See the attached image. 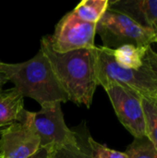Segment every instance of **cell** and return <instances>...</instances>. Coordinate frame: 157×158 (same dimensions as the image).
Wrapping results in <instances>:
<instances>
[{
  "instance_id": "cell-1",
  "label": "cell",
  "mask_w": 157,
  "mask_h": 158,
  "mask_svg": "<svg viewBox=\"0 0 157 158\" xmlns=\"http://www.w3.org/2000/svg\"><path fill=\"white\" fill-rule=\"evenodd\" d=\"M40 49L48 58L68 101L90 108L95 90L96 45L93 48L57 53L50 45L47 35L41 39Z\"/></svg>"
},
{
  "instance_id": "cell-2",
  "label": "cell",
  "mask_w": 157,
  "mask_h": 158,
  "mask_svg": "<svg viewBox=\"0 0 157 158\" xmlns=\"http://www.w3.org/2000/svg\"><path fill=\"white\" fill-rule=\"evenodd\" d=\"M9 81L23 97L35 100L41 106L68 101V94L41 49L31 59L15 64Z\"/></svg>"
},
{
  "instance_id": "cell-3",
  "label": "cell",
  "mask_w": 157,
  "mask_h": 158,
  "mask_svg": "<svg viewBox=\"0 0 157 158\" xmlns=\"http://www.w3.org/2000/svg\"><path fill=\"white\" fill-rule=\"evenodd\" d=\"M96 80L102 87L108 82L125 85L157 103V53L151 47L141 68L126 69L115 61L111 49L96 46Z\"/></svg>"
},
{
  "instance_id": "cell-4",
  "label": "cell",
  "mask_w": 157,
  "mask_h": 158,
  "mask_svg": "<svg viewBox=\"0 0 157 158\" xmlns=\"http://www.w3.org/2000/svg\"><path fill=\"white\" fill-rule=\"evenodd\" d=\"M96 33L101 37L102 46L112 50L126 44L151 46L157 43L154 29L143 27L130 17L110 8L97 22Z\"/></svg>"
},
{
  "instance_id": "cell-5",
  "label": "cell",
  "mask_w": 157,
  "mask_h": 158,
  "mask_svg": "<svg viewBox=\"0 0 157 158\" xmlns=\"http://www.w3.org/2000/svg\"><path fill=\"white\" fill-rule=\"evenodd\" d=\"M103 88L125 129L135 139L146 137L143 96L138 92L117 82H108Z\"/></svg>"
},
{
  "instance_id": "cell-6",
  "label": "cell",
  "mask_w": 157,
  "mask_h": 158,
  "mask_svg": "<svg viewBox=\"0 0 157 158\" xmlns=\"http://www.w3.org/2000/svg\"><path fill=\"white\" fill-rule=\"evenodd\" d=\"M96 24L79 19L72 10L65 14L55 27L52 35H47L51 47L57 53L93 48Z\"/></svg>"
},
{
  "instance_id": "cell-7",
  "label": "cell",
  "mask_w": 157,
  "mask_h": 158,
  "mask_svg": "<svg viewBox=\"0 0 157 158\" xmlns=\"http://www.w3.org/2000/svg\"><path fill=\"white\" fill-rule=\"evenodd\" d=\"M31 117L41 147L57 149L77 142L78 132L67 126L60 103L41 106L39 111L31 112Z\"/></svg>"
},
{
  "instance_id": "cell-8",
  "label": "cell",
  "mask_w": 157,
  "mask_h": 158,
  "mask_svg": "<svg viewBox=\"0 0 157 158\" xmlns=\"http://www.w3.org/2000/svg\"><path fill=\"white\" fill-rule=\"evenodd\" d=\"M40 148L31 111L26 110L21 121L0 129V158H28Z\"/></svg>"
},
{
  "instance_id": "cell-9",
  "label": "cell",
  "mask_w": 157,
  "mask_h": 158,
  "mask_svg": "<svg viewBox=\"0 0 157 158\" xmlns=\"http://www.w3.org/2000/svg\"><path fill=\"white\" fill-rule=\"evenodd\" d=\"M108 8L118 11L140 25L155 29L157 26V0L109 1Z\"/></svg>"
},
{
  "instance_id": "cell-10",
  "label": "cell",
  "mask_w": 157,
  "mask_h": 158,
  "mask_svg": "<svg viewBox=\"0 0 157 158\" xmlns=\"http://www.w3.org/2000/svg\"><path fill=\"white\" fill-rule=\"evenodd\" d=\"M24 97L15 87L0 92V129L21 121L25 116Z\"/></svg>"
},
{
  "instance_id": "cell-11",
  "label": "cell",
  "mask_w": 157,
  "mask_h": 158,
  "mask_svg": "<svg viewBox=\"0 0 157 158\" xmlns=\"http://www.w3.org/2000/svg\"><path fill=\"white\" fill-rule=\"evenodd\" d=\"M151 46H136L132 44L122 45L112 50V56L115 61L126 69H139L145 60L148 50Z\"/></svg>"
},
{
  "instance_id": "cell-12",
  "label": "cell",
  "mask_w": 157,
  "mask_h": 158,
  "mask_svg": "<svg viewBox=\"0 0 157 158\" xmlns=\"http://www.w3.org/2000/svg\"><path fill=\"white\" fill-rule=\"evenodd\" d=\"M109 0H82L72 12L83 21L97 24L107 10Z\"/></svg>"
},
{
  "instance_id": "cell-13",
  "label": "cell",
  "mask_w": 157,
  "mask_h": 158,
  "mask_svg": "<svg viewBox=\"0 0 157 158\" xmlns=\"http://www.w3.org/2000/svg\"><path fill=\"white\" fill-rule=\"evenodd\" d=\"M78 132V140L74 143L67 144L55 150L54 158H92V151L89 143V137Z\"/></svg>"
},
{
  "instance_id": "cell-14",
  "label": "cell",
  "mask_w": 157,
  "mask_h": 158,
  "mask_svg": "<svg viewBox=\"0 0 157 158\" xmlns=\"http://www.w3.org/2000/svg\"><path fill=\"white\" fill-rule=\"evenodd\" d=\"M143 107L145 118L146 138L157 151V103L143 97Z\"/></svg>"
},
{
  "instance_id": "cell-15",
  "label": "cell",
  "mask_w": 157,
  "mask_h": 158,
  "mask_svg": "<svg viewBox=\"0 0 157 158\" xmlns=\"http://www.w3.org/2000/svg\"><path fill=\"white\" fill-rule=\"evenodd\" d=\"M127 158H157V151L146 137L135 139L124 152Z\"/></svg>"
},
{
  "instance_id": "cell-16",
  "label": "cell",
  "mask_w": 157,
  "mask_h": 158,
  "mask_svg": "<svg viewBox=\"0 0 157 158\" xmlns=\"http://www.w3.org/2000/svg\"><path fill=\"white\" fill-rule=\"evenodd\" d=\"M89 143L92 151V158H127L125 153L108 148L106 145L101 144L89 137Z\"/></svg>"
},
{
  "instance_id": "cell-17",
  "label": "cell",
  "mask_w": 157,
  "mask_h": 158,
  "mask_svg": "<svg viewBox=\"0 0 157 158\" xmlns=\"http://www.w3.org/2000/svg\"><path fill=\"white\" fill-rule=\"evenodd\" d=\"M15 64L5 63L0 61V92L3 91L4 85L9 81L10 76L14 70Z\"/></svg>"
},
{
  "instance_id": "cell-18",
  "label": "cell",
  "mask_w": 157,
  "mask_h": 158,
  "mask_svg": "<svg viewBox=\"0 0 157 158\" xmlns=\"http://www.w3.org/2000/svg\"><path fill=\"white\" fill-rule=\"evenodd\" d=\"M55 150L52 147H41L35 154L28 158H54Z\"/></svg>"
},
{
  "instance_id": "cell-19",
  "label": "cell",
  "mask_w": 157,
  "mask_h": 158,
  "mask_svg": "<svg viewBox=\"0 0 157 158\" xmlns=\"http://www.w3.org/2000/svg\"><path fill=\"white\" fill-rule=\"evenodd\" d=\"M155 32H156V34H157V26H156V28L155 29Z\"/></svg>"
}]
</instances>
